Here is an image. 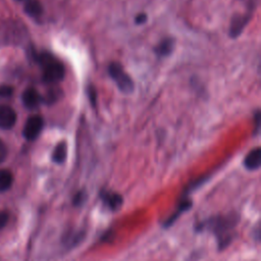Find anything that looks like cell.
Here are the masks:
<instances>
[{
    "instance_id": "cell-1",
    "label": "cell",
    "mask_w": 261,
    "mask_h": 261,
    "mask_svg": "<svg viewBox=\"0 0 261 261\" xmlns=\"http://www.w3.org/2000/svg\"><path fill=\"white\" fill-rule=\"evenodd\" d=\"M239 222L237 214L213 216L197 225V230L208 229L216 237L219 249H224L233 239L234 228Z\"/></svg>"
},
{
    "instance_id": "cell-2",
    "label": "cell",
    "mask_w": 261,
    "mask_h": 261,
    "mask_svg": "<svg viewBox=\"0 0 261 261\" xmlns=\"http://www.w3.org/2000/svg\"><path fill=\"white\" fill-rule=\"evenodd\" d=\"M36 61L43 67V81L47 84H56L63 80L64 65L49 53L35 55Z\"/></svg>"
},
{
    "instance_id": "cell-3",
    "label": "cell",
    "mask_w": 261,
    "mask_h": 261,
    "mask_svg": "<svg viewBox=\"0 0 261 261\" xmlns=\"http://www.w3.org/2000/svg\"><path fill=\"white\" fill-rule=\"evenodd\" d=\"M108 71L112 80L115 82L118 89L125 93L129 94L134 90V82L130 79V76L123 70L122 66L117 62H112L109 67Z\"/></svg>"
},
{
    "instance_id": "cell-4",
    "label": "cell",
    "mask_w": 261,
    "mask_h": 261,
    "mask_svg": "<svg viewBox=\"0 0 261 261\" xmlns=\"http://www.w3.org/2000/svg\"><path fill=\"white\" fill-rule=\"evenodd\" d=\"M44 126V120L42 116L40 115H32L30 116L23 126L22 135L28 141H34L36 140L40 133L42 132Z\"/></svg>"
},
{
    "instance_id": "cell-5",
    "label": "cell",
    "mask_w": 261,
    "mask_h": 261,
    "mask_svg": "<svg viewBox=\"0 0 261 261\" xmlns=\"http://www.w3.org/2000/svg\"><path fill=\"white\" fill-rule=\"evenodd\" d=\"M99 197L103 204L111 211H117L120 209L123 203V198L120 194L112 191L102 190L99 193Z\"/></svg>"
},
{
    "instance_id": "cell-6",
    "label": "cell",
    "mask_w": 261,
    "mask_h": 261,
    "mask_svg": "<svg viewBox=\"0 0 261 261\" xmlns=\"http://www.w3.org/2000/svg\"><path fill=\"white\" fill-rule=\"evenodd\" d=\"M16 122V113L14 109L8 105H0V128L10 129Z\"/></svg>"
},
{
    "instance_id": "cell-7",
    "label": "cell",
    "mask_w": 261,
    "mask_h": 261,
    "mask_svg": "<svg viewBox=\"0 0 261 261\" xmlns=\"http://www.w3.org/2000/svg\"><path fill=\"white\" fill-rule=\"evenodd\" d=\"M251 15L248 14H234L231 18L229 25V35L231 38H237L245 29L247 23L251 19Z\"/></svg>"
},
{
    "instance_id": "cell-8",
    "label": "cell",
    "mask_w": 261,
    "mask_h": 261,
    "mask_svg": "<svg viewBox=\"0 0 261 261\" xmlns=\"http://www.w3.org/2000/svg\"><path fill=\"white\" fill-rule=\"evenodd\" d=\"M21 100L23 105L28 109L32 110L39 107V105L43 101V98L35 88H28L23 91L21 95Z\"/></svg>"
},
{
    "instance_id": "cell-9",
    "label": "cell",
    "mask_w": 261,
    "mask_h": 261,
    "mask_svg": "<svg viewBox=\"0 0 261 261\" xmlns=\"http://www.w3.org/2000/svg\"><path fill=\"white\" fill-rule=\"evenodd\" d=\"M261 165V149L259 147L251 150L244 159V166L248 170H256Z\"/></svg>"
},
{
    "instance_id": "cell-10",
    "label": "cell",
    "mask_w": 261,
    "mask_h": 261,
    "mask_svg": "<svg viewBox=\"0 0 261 261\" xmlns=\"http://www.w3.org/2000/svg\"><path fill=\"white\" fill-rule=\"evenodd\" d=\"M192 207V201L190 199H187L185 196H182V199L180 200L176 210L174 211L173 214L170 215V217H168L165 222H164V227H169L170 225H172L174 223V221L180 216V214L187 210H189Z\"/></svg>"
},
{
    "instance_id": "cell-11",
    "label": "cell",
    "mask_w": 261,
    "mask_h": 261,
    "mask_svg": "<svg viewBox=\"0 0 261 261\" xmlns=\"http://www.w3.org/2000/svg\"><path fill=\"white\" fill-rule=\"evenodd\" d=\"M21 3L23 4L24 12L29 16L38 19L43 14V7L39 0H22Z\"/></svg>"
},
{
    "instance_id": "cell-12",
    "label": "cell",
    "mask_w": 261,
    "mask_h": 261,
    "mask_svg": "<svg viewBox=\"0 0 261 261\" xmlns=\"http://www.w3.org/2000/svg\"><path fill=\"white\" fill-rule=\"evenodd\" d=\"M85 238V232L83 230H71L66 232L62 237V244L68 249L73 248L74 246L79 245Z\"/></svg>"
},
{
    "instance_id": "cell-13",
    "label": "cell",
    "mask_w": 261,
    "mask_h": 261,
    "mask_svg": "<svg viewBox=\"0 0 261 261\" xmlns=\"http://www.w3.org/2000/svg\"><path fill=\"white\" fill-rule=\"evenodd\" d=\"M174 47V40L172 38L163 39L155 48V53L159 56H167L169 55Z\"/></svg>"
},
{
    "instance_id": "cell-14",
    "label": "cell",
    "mask_w": 261,
    "mask_h": 261,
    "mask_svg": "<svg viewBox=\"0 0 261 261\" xmlns=\"http://www.w3.org/2000/svg\"><path fill=\"white\" fill-rule=\"evenodd\" d=\"M67 154V146L65 142H60L59 144L56 145L54 148V151L52 153V160L55 163L61 164L64 162Z\"/></svg>"
},
{
    "instance_id": "cell-15",
    "label": "cell",
    "mask_w": 261,
    "mask_h": 261,
    "mask_svg": "<svg viewBox=\"0 0 261 261\" xmlns=\"http://www.w3.org/2000/svg\"><path fill=\"white\" fill-rule=\"evenodd\" d=\"M13 182L12 173L7 169L0 170V193L10 189Z\"/></svg>"
},
{
    "instance_id": "cell-16",
    "label": "cell",
    "mask_w": 261,
    "mask_h": 261,
    "mask_svg": "<svg viewBox=\"0 0 261 261\" xmlns=\"http://www.w3.org/2000/svg\"><path fill=\"white\" fill-rule=\"evenodd\" d=\"M87 192L85 190H80L72 197V205L73 206H82L87 200Z\"/></svg>"
},
{
    "instance_id": "cell-17",
    "label": "cell",
    "mask_w": 261,
    "mask_h": 261,
    "mask_svg": "<svg viewBox=\"0 0 261 261\" xmlns=\"http://www.w3.org/2000/svg\"><path fill=\"white\" fill-rule=\"evenodd\" d=\"M13 94V88L9 85H1L0 86V98H9Z\"/></svg>"
},
{
    "instance_id": "cell-18",
    "label": "cell",
    "mask_w": 261,
    "mask_h": 261,
    "mask_svg": "<svg viewBox=\"0 0 261 261\" xmlns=\"http://www.w3.org/2000/svg\"><path fill=\"white\" fill-rule=\"evenodd\" d=\"M57 98H58V90L52 89V90H50V91L46 94V96L43 98V100H44L46 103L49 104V103H53L54 101H56Z\"/></svg>"
},
{
    "instance_id": "cell-19",
    "label": "cell",
    "mask_w": 261,
    "mask_h": 261,
    "mask_svg": "<svg viewBox=\"0 0 261 261\" xmlns=\"http://www.w3.org/2000/svg\"><path fill=\"white\" fill-rule=\"evenodd\" d=\"M9 214L6 211H0V229H2L8 222Z\"/></svg>"
},
{
    "instance_id": "cell-20",
    "label": "cell",
    "mask_w": 261,
    "mask_h": 261,
    "mask_svg": "<svg viewBox=\"0 0 261 261\" xmlns=\"http://www.w3.org/2000/svg\"><path fill=\"white\" fill-rule=\"evenodd\" d=\"M7 156V148L2 141H0V163L5 160Z\"/></svg>"
},
{
    "instance_id": "cell-21",
    "label": "cell",
    "mask_w": 261,
    "mask_h": 261,
    "mask_svg": "<svg viewBox=\"0 0 261 261\" xmlns=\"http://www.w3.org/2000/svg\"><path fill=\"white\" fill-rule=\"evenodd\" d=\"M135 20H136V23H137V24H142V23H144V22L147 21V15H146L145 13H139V14L136 16Z\"/></svg>"
},
{
    "instance_id": "cell-22",
    "label": "cell",
    "mask_w": 261,
    "mask_h": 261,
    "mask_svg": "<svg viewBox=\"0 0 261 261\" xmlns=\"http://www.w3.org/2000/svg\"><path fill=\"white\" fill-rule=\"evenodd\" d=\"M88 94H89L91 103L94 105V104H95V101H96V95H95V94H96V91H95V89H94L92 86L89 87V92H88Z\"/></svg>"
}]
</instances>
